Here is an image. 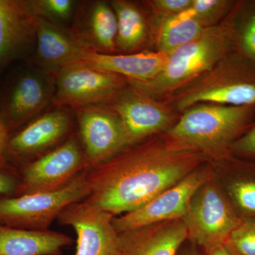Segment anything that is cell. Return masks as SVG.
Instances as JSON below:
<instances>
[{
    "label": "cell",
    "instance_id": "cb8c5ba5",
    "mask_svg": "<svg viewBox=\"0 0 255 255\" xmlns=\"http://www.w3.org/2000/svg\"><path fill=\"white\" fill-rule=\"evenodd\" d=\"M236 51L255 63V0H238L229 14Z\"/></svg>",
    "mask_w": 255,
    "mask_h": 255
},
{
    "label": "cell",
    "instance_id": "8fae6325",
    "mask_svg": "<svg viewBox=\"0 0 255 255\" xmlns=\"http://www.w3.org/2000/svg\"><path fill=\"white\" fill-rule=\"evenodd\" d=\"M119 114L132 145L169 130L180 114L165 103L127 84L110 105Z\"/></svg>",
    "mask_w": 255,
    "mask_h": 255
},
{
    "label": "cell",
    "instance_id": "e0dca14e",
    "mask_svg": "<svg viewBox=\"0 0 255 255\" xmlns=\"http://www.w3.org/2000/svg\"><path fill=\"white\" fill-rule=\"evenodd\" d=\"M122 255H177L187 241L182 219L119 233Z\"/></svg>",
    "mask_w": 255,
    "mask_h": 255
},
{
    "label": "cell",
    "instance_id": "d6986e66",
    "mask_svg": "<svg viewBox=\"0 0 255 255\" xmlns=\"http://www.w3.org/2000/svg\"><path fill=\"white\" fill-rule=\"evenodd\" d=\"M70 108L54 107L34 119L8 140L6 150L16 156L39 153L58 143L70 130L73 117Z\"/></svg>",
    "mask_w": 255,
    "mask_h": 255
},
{
    "label": "cell",
    "instance_id": "44dd1931",
    "mask_svg": "<svg viewBox=\"0 0 255 255\" xmlns=\"http://www.w3.org/2000/svg\"><path fill=\"white\" fill-rule=\"evenodd\" d=\"M110 2L117 18V54L147 50L145 47L152 42V22L146 6L128 0H112Z\"/></svg>",
    "mask_w": 255,
    "mask_h": 255
},
{
    "label": "cell",
    "instance_id": "ba28073f",
    "mask_svg": "<svg viewBox=\"0 0 255 255\" xmlns=\"http://www.w3.org/2000/svg\"><path fill=\"white\" fill-rule=\"evenodd\" d=\"M53 107L75 110L99 105H110L127 86V79L92 68L80 61L65 67L55 75Z\"/></svg>",
    "mask_w": 255,
    "mask_h": 255
},
{
    "label": "cell",
    "instance_id": "ac0fdd59",
    "mask_svg": "<svg viewBox=\"0 0 255 255\" xmlns=\"http://www.w3.org/2000/svg\"><path fill=\"white\" fill-rule=\"evenodd\" d=\"M36 47L31 63L55 76L61 69L81 61L85 50L76 41L70 28L41 18L35 19Z\"/></svg>",
    "mask_w": 255,
    "mask_h": 255
},
{
    "label": "cell",
    "instance_id": "4dcf8cb0",
    "mask_svg": "<svg viewBox=\"0 0 255 255\" xmlns=\"http://www.w3.org/2000/svg\"><path fill=\"white\" fill-rule=\"evenodd\" d=\"M8 135L9 130L4 124V122L0 119V167L3 164L5 151H6V144H7Z\"/></svg>",
    "mask_w": 255,
    "mask_h": 255
},
{
    "label": "cell",
    "instance_id": "52a82bcc",
    "mask_svg": "<svg viewBox=\"0 0 255 255\" xmlns=\"http://www.w3.org/2000/svg\"><path fill=\"white\" fill-rule=\"evenodd\" d=\"M90 194L87 175L78 174L63 187L50 191L0 199V224L33 231H46L70 204Z\"/></svg>",
    "mask_w": 255,
    "mask_h": 255
},
{
    "label": "cell",
    "instance_id": "6da1fadb",
    "mask_svg": "<svg viewBox=\"0 0 255 255\" xmlns=\"http://www.w3.org/2000/svg\"><path fill=\"white\" fill-rule=\"evenodd\" d=\"M207 159L174 147L160 135L127 147L87 175L86 201L114 215L142 207L172 187Z\"/></svg>",
    "mask_w": 255,
    "mask_h": 255
},
{
    "label": "cell",
    "instance_id": "7c38bea8",
    "mask_svg": "<svg viewBox=\"0 0 255 255\" xmlns=\"http://www.w3.org/2000/svg\"><path fill=\"white\" fill-rule=\"evenodd\" d=\"M114 215L86 201L74 203L63 210L58 221L71 226L77 235L75 255H122Z\"/></svg>",
    "mask_w": 255,
    "mask_h": 255
},
{
    "label": "cell",
    "instance_id": "603a6c76",
    "mask_svg": "<svg viewBox=\"0 0 255 255\" xmlns=\"http://www.w3.org/2000/svg\"><path fill=\"white\" fill-rule=\"evenodd\" d=\"M151 22L155 50L166 55L194 41L206 28L189 9L177 16Z\"/></svg>",
    "mask_w": 255,
    "mask_h": 255
},
{
    "label": "cell",
    "instance_id": "277c9868",
    "mask_svg": "<svg viewBox=\"0 0 255 255\" xmlns=\"http://www.w3.org/2000/svg\"><path fill=\"white\" fill-rule=\"evenodd\" d=\"M163 101L179 114L202 103L255 107V63L235 50Z\"/></svg>",
    "mask_w": 255,
    "mask_h": 255
},
{
    "label": "cell",
    "instance_id": "ffe728a7",
    "mask_svg": "<svg viewBox=\"0 0 255 255\" xmlns=\"http://www.w3.org/2000/svg\"><path fill=\"white\" fill-rule=\"evenodd\" d=\"M167 59L168 55L147 49L130 54H100L85 50L81 61L128 81L144 82L158 75Z\"/></svg>",
    "mask_w": 255,
    "mask_h": 255
},
{
    "label": "cell",
    "instance_id": "f546056e",
    "mask_svg": "<svg viewBox=\"0 0 255 255\" xmlns=\"http://www.w3.org/2000/svg\"><path fill=\"white\" fill-rule=\"evenodd\" d=\"M16 183L8 174L0 171V195L10 194L15 190Z\"/></svg>",
    "mask_w": 255,
    "mask_h": 255
},
{
    "label": "cell",
    "instance_id": "5bb4252c",
    "mask_svg": "<svg viewBox=\"0 0 255 255\" xmlns=\"http://www.w3.org/2000/svg\"><path fill=\"white\" fill-rule=\"evenodd\" d=\"M35 19L26 0H0V78L11 65L33 58Z\"/></svg>",
    "mask_w": 255,
    "mask_h": 255
},
{
    "label": "cell",
    "instance_id": "2e32d148",
    "mask_svg": "<svg viewBox=\"0 0 255 255\" xmlns=\"http://www.w3.org/2000/svg\"><path fill=\"white\" fill-rule=\"evenodd\" d=\"M209 162L218 185L238 216L255 218V162L231 153Z\"/></svg>",
    "mask_w": 255,
    "mask_h": 255
},
{
    "label": "cell",
    "instance_id": "4fadbf2b",
    "mask_svg": "<svg viewBox=\"0 0 255 255\" xmlns=\"http://www.w3.org/2000/svg\"><path fill=\"white\" fill-rule=\"evenodd\" d=\"M86 164L85 151L71 137L26 166L19 192L23 195L56 190L76 177Z\"/></svg>",
    "mask_w": 255,
    "mask_h": 255
},
{
    "label": "cell",
    "instance_id": "9a60e30c",
    "mask_svg": "<svg viewBox=\"0 0 255 255\" xmlns=\"http://www.w3.org/2000/svg\"><path fill=\"white\" fill-rule=\"evenodd\" d=\"M70 29L84 49L117 53V18L110 1H79Z\"/></svg>",
    "mask_w": 255,
    "mask_h": 255
},
{
    "label": "cell",
    "instance_id": "30bf717a",
    "mask_svg": "<svg viewBox=\"0 0 255 255\" xmlns=\"http://www.w3.org/2000/svg\"><path fill=\"white\" fill-rule=\"evenodd\" d=\"M74 111L88 164L97 167L132 145L122 119L110 105Z\"/></svg>",
    "mask_w": 255,
    "mask_h": 255
},
{
    "label": "cell",
    "instance_id": "83f0119b",
    "mask_svg": "<svg viewBox=\"0 0 255 255\" xmlns=\"http://www.w3.org/2000/svg\"><path fill=\"white\" fill-rule=\"evenodd\" d=\"M193 0H150L143 1L150 10L151 21L172 17L190 9Z\"/></svg>",
    "mask_w": 255,
    "mask_h": 255
},
{
    "label": "cell",
    "instance_id": "d4e9b609",
    "mask_svg": "<svg viewBox=\"0 0 255 255\" xmlns=\"http://www.w3.org/2000/svg\"><path fill=\"white\" fill-rule=\"evenodd\" d=\"M32 14L36 18L63 27L71 26L79 1L75 0H26Z\"/></svg>",
    "mask_w": 255,
    "mask_h": 255
},
{
    "label": "cell",
    "instance_id": "5b68a950",
    "mask_svg": "<svg viewBox=\"0 0 255 255\" xmlns=\"http://www.w3.org/2000/svg\"><path fill=\"white\" fill-rule=\"evenodd\" d=\"M55 92V76L31 62L19 64L0 85V119L8 130L19 127L53 105Z\"/></svg>",
    "mask_w": 255,
    "mask_h": 255
},
{
    "label": "cell",
    "instance_id": "7a4b0ae2",
    "mask_svg": "<svg viewBox=\"0 0 255 255\" xmlns=\"http://www.w3.org/2000/svg\"><path fill=\"white\" fill-rule=\"evenodd\" d=\"M255 119V107L198 104L183 112L162 135L177 148L216 161L231 154V145L252 127Z\"/></svg>",
    "mask_w": 255,
    "mask_h": 255
},
{
    "label": "cell",
    "instance_id": "d6a6232c",
    "mask_svg": "<svg viewBox=\"0 0 255 255\" xmlns=\"http://www.w3.org/2000/svg\"><path fill=\"white\" fill-rule=\"evenodd\" d=\"M204 253V255H236L226 244L219 245Z\"/></svg>",
    "mask_w": 255,
    "mask_h": 255
},
{
    "label": "cell",
    "instance_id": "7402d4cb",
    "mask_svg": "<svg viewBox=\"0 0 255 255\" xmlns=\"http://www.w3.org/2000/svg\"><path fill=\"white\" fill-rule=\"evenodd\" d=\"M71 243L63 233L0 224V255H58Z\"/></svg>",
    "mask_w": 255,
    "mask_h": 255
},
{
    "label": "cell",
    "instance_id": "484cf974",
    "mask_svg": "<svg viewBox=\"0 0 255 255\" xmlns=\"http://www.w3.org/2000/svg\"><path fill=\"white\" fill-rule=\"evenodd\" d=\"M236 2L233 0H193L189 10L204 27H211L227 17Z\"/></svg>",
    "mask_w": 255,
    "mask_h": 255
},
{
    "label": "cell",
    "instance_id": "3957f363",
    "mask_svg": "<svg viewBox=\"0 0 255 255\" xmlns=\"http://www.w3.org/2000/svg\"><path fill=\"white\" fill-rule=\"evenodd\" d=\"M235 50L234 34L228 14L222 22L205 28L195 40L168 55L167 63L155 78L144 82H127L149 97L163 101Z\"/></svg>",
    "mask_w": 255,
    "mask_h": 255
},
{
    "label": "cell",
    "instance_id": "1f68e13d",
    "mask_svg": "<svg viewBox=\"0 0 255 255\" xmlns=\"http://www.w3.org/2000/svg\"><path fill=\"white\" fill-rule=\"evenodd\" d=\"M177 255H204V253L195 245L187 241L183 245Z\"/></svg>",
    "mask_w": 255,
    "mask_h": 255
},
{
    "label": "cell",
    "instance_id": "8992f818",
    "mask_svg": "<svg viewBox=\"0 0 255 255\" xmlns=\"http://www.w3.org/2000/svg\"><path fill=\"white\" fill-rule=\"evenodd\" d=\"M182 220L187 241L204 253L226 244L242 219L218 185L212 169L209 179L193 196Z\"/></svg>",
    "mask_w": 255,
    "mask_h": 255
},
{
    "label": "cell",
    "instance_id": "9c48e42d",
    "mask_svg": "<svg viewBox=\"0 0 255 255\" xmlns=\"http://www.w3.org/2000/svg\"><path fill=\"white\" fill-rule=\"evenodd\" d=\"M211 173L212 167L207 161L142 207L114 218L116 231L123 233L154 223L183 219L193 196Z\"/></svg>",
    "mask_w": 255,
    "mask_h": 255
},
{
    "label": "cell",
    "instance_id": "4316f807",
    "mask_svg": "<svg viewBox=\"0 0 255 255\" xmlns=\"http://www.w3.org/2000/svg\"><path fill=\"white\" fill-rule=\"evenodd\" d=\"M226 244L236 255H255V218L242 219Z\"/></svg>",
    "mask_w": 255,
    "mask_h": 255
},
{
    "label": "cell",
    "instance_id": "f1b7e54d",
    "mask_svg": "<svg viewBox=\"0 0 255 255\" xmlns=\"http://www.w3.org/2000/svg\"><path fill=\"white\" fill-rule=\"evenodd\" d=\"M231 153L255 162V119L252 127L231 145Z\"/></svg>",
    "mask_w": 255,
    "mask_h": 255
}]
</instances>
